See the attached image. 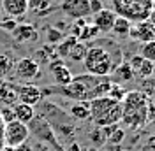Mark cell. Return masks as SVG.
I'll list each match as a JSON object with an SVG mask.
<instances>
[{
    "mask_svg": "<svg viewBox=\"0 0 155 151\" xmlns=\"http://www.w3.org/2000/svg\"><path fill=\"white\" fill-rule=\"evenodd\" d=\"M102 9H104V5H102L101 0H90V12H92V16L97 14V12H101Z\"/></svg>",
    "mask_w": 155,
    "mask_h": 151,
    "instance_id": "obj_32",
    "label": "cell"
},
{
    "mask_svg": "<svg viewBox=\"0 0 155 151\" xmlns=\"http://www.w3.org/2000/svg\"><path fill=\"white\" fill-rule=\"evenodd\" d=\"M129 37L134 39V40H139V42L155 40V25H152L148 19L146 21H139V23H132Z\"/></svg>",
    "mask_w": 155,
    "mask_h": 151,
    "instance_id": "obj_11",
    "label": "cell"
},
{
    "mask_svg": "<svg viewBox=\"0 0 155 151\" xmlns=\"http://www.w3.org/2000/svg\"><path fill=\"white\" fill-rule=\"evenodd\" d=\"M12 86V90L16 92L18 95V100L19 102H23V104H28L32 107H35L39 105V102L42 100V93H41V88L34 85H27V83H11Z\"/></svg>",
    "mask_w": 155,
    "mask_h": 151,
    "instance_id": "obj_8",
    "label": "cell"
},
{
    "mask_svg": "<svg viewBox=\"0 0 155 151\" xmlns=\"http://www.w3.org/2000/svg\"><path fill=\"white\" fill-rule=\"evenodd\" d=\"M49 72H51V76L55 77L57 85H60V86L69 85V83L72 81V72L69 70V67H65L64 60H60V58L49 62Z\"/></svg>",
    "mask_w": 155,
    "mask_h": 151,
    "instance_id": "obj_12",
    "label": "cell"
},
{
    "mask_svg": "<svg viewBox=\"0 0 155 151\" xmlns=\"http://www.w3.org/2000/svg\"><path fill=\"white\" fill-rule=\"evenodd\" d=\"M111 79L109 76H94V74H79L72 76V81L69 85H55L46 86L41 90L42 97L44 95H62L65 98H71L74 102H90L97 97L107 95L111 88Z\"/></svg>",
    "mask_w": 155,
    "mask_h": 151,
    "instance_id": "obj_1",
    "label": "cell"
},
{
    "mask_svg": "<svg viewBox=\"0 0 155 151\" xmlns=\"http://www.w3.org/2000/svg\"><path fill=\"white\" fill-rule=\"evenodd\" d=\"M150 95L143 93L141 90L127 92L122 100V121L129 130H141L148 123V105Z\"/></svg>",
    "mask_w": 155,
    "mask_h": 151,
    "instance_id": "obj_2",
    "label": "cell"
},
{
    "mask_svg": "<svg viewBox=\"0 0 155 151\" xmlns=\"http://www.w3.org/2000/svg\"><path fill=\"white\" fill-rule=\"evenodd\" d=\"M116 65H118V62L113 58V55L101 46L88 47L85 60H83V67H85L87 74L94 76H109Z\"/></svg>",
    "mask_w": 155,
    "mask_h": 151,
    "instance_id": "obj_5",
    "label": "cell"
},
{
    "mask_svg": "<svg viewBox=\"0 0 155 151\" xmlns=\"http://www.w3.org/2000/svg\"><path fill=\"white\" fill-rule=\"evenodd\" d=\"M14 74L21 81H32L41 76V65L32 58H21L14 65Z\"/></svg>",
    "mask_w": 155,
    "mask_h": 151,
    "instance_id": "obj_10",
    "label": "cell"
},
{
    "mask_svg": "<svg viewBox=\"0 0 155 151\" xmlns=\"http://www.w3.org/2000/svg\"><path fill=\"white\" fill-rule=\"evenodd\" d=\"M129 65L132 67V70H134L136 76H139L143 79L145 77H152L155 74V63L150 62V60H145L141 55H136V56L130 58Z\"/></svg>",
    "mask_w": 155,
    "mask_h": 151,
    "instance_id": "obj_14",
    "label": "cell"
},
{
    "mask_svg": "<svg viewBox=\"0 0 155 151\" xmlns=\"http://www.w3.org/2000/svg\"><path fill=\"white\" fill-rule=\"evenodd\" d=\"M12 37L19 42H30V40H35L39 37V34L32 25L25 23V25H16V28L12 30Z\"/></svg>",
    "mask_w": 155,
    "mask_h": 151,
    "instance_id": "obj_18",
    "label": "cell"
},
{
    "mask_svg": "<svg viewBox=\"0 0 155 151\" xmlns=\"http://www.w3.org/2000/svg\"><path fill=\"white\" fill-rule=\"evenodd\" d=\"M64 39H65V35H64L60 30H57V28H49L48 30V40L51 42V44H60Z\"/></svg>",
    "mask_w": 155,
    "mask_h": 151,
    "instance_id": "obj_28",
    "label": "cell"
},
{
    "mask_svg": "<svg viewBox=\"0 0 155 151\" xmlns=\"http://www.w3.org/2000/svg\"><path fill=\"white\" fill-rule=\"evenodd\" d=\"M28 11L35 12L39 16L48 14L51 9V0H28Z\"/></svg>",
    "mask_w": 155,
    "mask_h": 151,
    "instance_id": "obj_22",
    "label": "cell"
},
{
    "mask_svg": "<svg viewBox=\"0 0 155 151\" xmlns=\"http://www.w3.org/2000/svg\"><path fill=\"white\" fill-rule=\"evenodd\" d=\"M124 130H120V128H116V130H113V133H109L107 135V142H111V144H118L120 141H124Z\"/></svg>",
    "mask_w": 155,
    "mask_h": 151,
    "instance_id": "obj_30",
    "label": "cell"
},
{
    "mask_svg": "<svg viewBox=\"0 0 155 151\" xmlns=\"http://www.w3.org/2000/svg\"><path fill=\"white\" fill-rule=\"evenodd\" d=\"M141 151H150V149H141Z\"/></svg>",
    "mask_w": 155,
    "mask_h": 151,
    "instance_id": "obj_37",
    "label": "cell"
},
{
    "mask_svg": "<svg viewBox=\"0 0 155 151\" xmlns=\"http://www.w3.org/2000/svg\"><path fill=\"white\" fill-rule=\"evenodd\" d=\"M113 12L130 23L146 21L155 9V0H111Z\"/></svg>",
    "mask_w": 155,
    "mask_h": 151,
    "instance_id": "obj_4",
    "label": "cell"
},
{
    "mask_svg": "<svg viewBox=\"0 0 155 151\" xmlns=\"http://www.w3.org/2000/svg\"><path fill=\"white\" fill-rule=\"evenodd\" d=\"M4 127H5V123H4L2 116H0V151L5 148V146H4Z\"/></svg>",
    "mask_w": 155,
    "mask_h": 151,
    "instance_id": "obj_34",
    "label": "cell"
},
{
    "mask_svg": "<svg viewBox=\"0 0 155 151\" xmlns=\"http://www.w3.org/2000/svg\"><path fill=\"white\" fill-rule=\"evenodd\" d=\"M155 88V79H152V77H145V79H141V88H137V90H141L143 93L150 95L152 92H153Z\"/></svg>",
    "mask_w": 155,
    "mask_h": 151,
    "instance_id": "obj_29",
    "label": "cell"
},
{
    "mask_svg": "<svg viewBox=\"0 0 155 151\" xmlns=\"http://www.w3.org/2000/svg\"><path fill=\"white\" fill-rule=\"evenodd\" d=\"M0 28H5V30H11V32H12V30L16 28V21H14V19L2 21V23H0Z\"/></svg>",
    "mask_w": 155,
    "mask_h": 151,
    "instance_id": "obj_33",
    "label": "cell"
},
{
    "mask_svg": "<svg viewBox=\"0 0 155 151\" xmlns=\"http://www.w3.org/2000/svg\"><path fill=\"white\" fill-rule=\"evenodd\" d=\"M69 114L74 120H90V102H74L69 107Z\"/></svg>",
    "mask_w": 155,
    "mask_h": 151,
    "instance_id": "obj_19",
    "label": "cell"
},
{
    "mask_svg": "<svg viewBox=\"0 0 155 151\" xmlns=\"http://www.w3.org/2000/svg\"><path fill=\"white\" fill-rule=\"evenodd\" d=\"M127 90H124L122 88V85H111V88H109V92H107V97H111V98H115V100H124V97H125Z\"/></svg>",
    "mask_w": 155,
    "mask_h": 151,
    "instance_id": "obj_27",
    "label": "cell"
},
{
    "mask_svg": "<svg viewBox=\"0 0 155 151\" xmlns=\"http://www.w3.org/2000/svg\"><path fill=\"white\" fill-rule=\"evenodd\" d=\"M12 114H14V120L16 121H21L25 125H28L34 116H35V109L28 104H23V102H16L12 105Z\"/></svg>",
    "mask_w": 155,
    "mask_h": 151,
    "instance_id": "obj_17",
    "label": "cell"
},
{
    "mask_svg": "<svg viewBox=\"0 0 155 151\" xmlns=\"http://www.w3.org/2000/svg\"><path fill=\"white\" fill-rule=\"evenodd\" d=\"M2 9L11 18H21L28 12V0H2Z\"/></svg>",
    "mask_w": 155,
    "mask_h": 151,
    "instance_id": "obj_16",
    "label": "cell"
},
{
    "mask_svg": "<svg viewBox=\"0 0 155 151\" xmlns=\"http://www.w3.org/2000/svg\"><path fill=\"white\" fill-rule=\"evenodd\" d=\"M148 21H150L152 25H155V9L152 11V14H150V18H148Z\"/></svg>",
    "mask_w": 155,
    "mask_h": 151,
    "instance_id": "obj_35",
    "label": "cell"
},
{
    "mask_svg": "<svg viewBox=\"0 0 155 151\" xmlns=\"http://www.w3.org/2000/svg\"><path fill=\"white\" fill-rule=\"evenodd\" d=\"M16 100H18V95L12 90L11 83H2V85H0V102L5 104V105H9V104L14 105Z\"/></svg>",
    "mask_w": 155,
    "mask_h": 151,
    "instance_id": "obj_21",
    "label": "cell"
},
{
    "mask_svg": "<svg viewBox=\"0 0 155 151\" xmlns=\"http://www.w3.org/2000/svg\"><path fill=\"white\" fill-rule=\"evenodd\" d=\"M152 100L155 102V88H153V92H152Z\"/></svg>",
    "mask_w": 155,
    "mask_h": 151,
    "instance_id": "obj_36",
    "label": "cell"
},
{
    "mask_svg": "<svg viewBox=\"0 0 155 151\" xmlns=\"http://www.w3.org/2000/svg\"><path fill=\"white\" fill-rule=\"evenodd\" d=\"M115 19H116L115 12L111 9H106V7H104L101 12L94 14V23H92V25L99 30V34H107V32H111V28H113Z\"/></svg>",
    "mask_w": 155,
    "mask_h": 151,
    "instance_id": "obj_13",
    "label": "cell"
},
{
    "mask_svg": "<svg viewBox=\"0 0 155 151\" xmlns=\"http://www.w3.org/2000/svg\"><path fill=\"white\" fill-rule=\"evenodd\" d=\"M14 62H12V58L9 55H2L0 56V74H9L11 70L14 69Z\"/></svg>",
    "mask_w": 155,
    "mask_h": 151,
    "instance_id": "obj_26",
    "label": "cell"
},
{
    "mask_svg": "<svg viewBox=\"0 0 155 151\" xmlns=\"http://www.w3.org/2000/svg\"><path fill=\"white\" fill-rule=\"evenodd\" d=\"M28 137H30V130L25 123L16 121V120L5 123V127H4V146L5 148L23 146L28 141Z\"/></svg>",
    "mask_w": 155,
    "mask_h": 151,
    "instance_id": "obj_7",
    "label": "cell"
},
{
    "mask_svg": "<svg viewBox=\"0 0 155 151\" xmlns=\"http://www.w3.org/2000/svg\"><path fill=\"white\" fill-rule=\"evenodd\" d=\"M90 121L97 128H106L122 121V102L111 97H97L90 100Z\"/></svg>",
    "mask_w": 155,
    "mask_h": 151,
    "instance_id": "obj_3",
    "label": "cell"
},
{
    "mask_svg": "<svg viewBox=\"0 0 155 151\" xmlns=\"http://www.w3.org/2000/svg\"><path fill=\"white\" fill-rule=\"evenodd\" d=\"M60 9L64 14L72 19H85L92 16L90 12V0H62Z\"/></svg>",
    "mask_w": 155,
    "mask_h": 151,
    "instance_id": "obj_9",
    "label": "cell"
},
{
    "mask_svg": "<svg viewBox=\"0 0 155 151\" xmlns=\"http://www.w3.org/2000/svg\"><path fill=\"white\" fill-rule=\"evenodd\" d=\"M0 116H2L4 123H9V121H12V120H14L12 109H9V107H2V109H0Z\"/></svg>",
    "mask_w": 155,
    "mask_h": 151,
    "instance_id": "obj_31",
    "label": "cell"
},
{
    "mask_svg": "<svg viewBox=\"0 0 155 151\" xmlns=\"http://www.w3.org/2000/svg\"><path fill=\"white\" fill-rule=\"evenodd\" d=\"M87 49H88L87 44H83V42L78 40L76 44L72 46V49L69 51L67 58L71 62H83V60H85V55H87Z\"/></svg>",
    "mask_w": 155,
    "mask_h": 151,
    "instance_id": "obj_23",
    "label": "cell"
},
{
    "mask_svg": "<svg viewBox=\"0 0 155 151\" xmlns=\"http://www.w3.org/2000/svg\"><path fill=\"white\" fill-rule=\"evenodd\" d=\"M111 83H115V85H122V83H129V81H132L136 77L134 70H132V67L129 65V62H120L118 65L113 69V72H111Z\"/></svg>",
    "mask_w": 155,
    "mask_h": 151,
    "instance_id": "obj_15",
    "label": "cell"
},
{
    "mask_svg": "<svg viewBox=\"0 0 155 151\" xmlns=\"http://www.w3.org/2000/svg\"><path fill=\"white\" fill-rule=\"evenodd\" d=\"M27 127H28V130H30V135L34 133V135L39 137V141H42V142H46V144H49V146H53V149L64 151L62 146H60L58 141H57L55 130L51 128V125L48 123V120H46L44 116H41V114L34 116V120H32Z\"/></svg>",
    "mask_w": 155,
    "mask_h": 151,
    "instance_id": "obj_6",
    "label": "cell"
},
{
    "mask_svg": "<svg viewBox=\"0 0 155 151\" xmlns=\"http://www.w3.org/2000/svg\"><path fill=\"white\" fill-rule=\"evenodd\" d=\"M139 51H141L139 55L145 58V60H150V62H153V63H155V40L143 42V46H141Z\"/></svg>",
    "mask_w": 155,
    "mask_h": 151,
    "instance_id": "obj_25",
    "label": "cell"
},
{
    "mask_svg": "<svg viewBox=\"0 0 155 151\" xmlns=\"http://www.w3.org/2000/svg\"><path fill=\"white\" fill-rule=\"evenodd\" d=\"M130 28H132V23H130L129 19L116 16L115 23H113V28H111V32L115 34L116 37H129V34H130Z\"/></svg>",
    "mask_w": 155,
    "mask_h": 151,
    "instance_id": "obj_20",
    "label": "cell"
},
{
    "mask_svg": "<svg viewBox=\"0 0 155 151\" xmlns=\"http://www.w3.org/2000/svg\"><path fill=\"white\" fill-rule=\"evenodd\" d=\"M78 42V39L74 37V35H69V37H65L60 44H58V47H57V53L60 55V56H67L69 55V51L72 49V46Z\"/></svg>",
    "mask_w": 155,
    "mask_h": 151,
    "instance_id": "obj_24",
    "label": "cell"
}]
</instances>
